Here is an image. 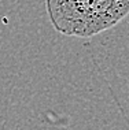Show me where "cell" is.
I'll list each match as a JSON object with an SVG mask.
<instances>
[{"instance_id": "obj_1", "label": "cell", "mask_w": 129, "mask_h": 130, "mask_svg": "<svg viewBox=\"0 0 129 130\" xmlns=\"http://www.w3.org/2000/svg\"><path fill=\"white\" fill-rule=\"evenodd\" d=\"M54 29L88 38L109 30L129 14V0H45Z\"/></svg>"}]
</instances>
